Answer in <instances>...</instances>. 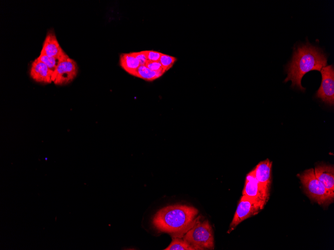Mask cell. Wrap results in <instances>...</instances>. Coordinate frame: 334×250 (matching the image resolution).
<instances>
[{
	"label": "cell",
	"mask_w": 334,
	"mask_h": 250,
	"mask_svg": "<svg viewBox=\"0 0 334 250\" xmlns=\"http://www.w3.org/2000/svg\"><path fill=\"white\" fill-rule=\"evenodd\" d=\"M264 206L260 202L242 195L227 233L230 234L241 222L257 214Z\"/></svg>",
	"instance_id": "5"
},
{
	"label": "cell",
	"mask_w": 334,
	"mask_h": 250,
	"mask_svg": "<svg viewBox=\"0 0 334 250\" xmlns=\"http://www.w3.org/2000/svg\"><path fill=\"white\" fill-rule=\"evenodd\" d=\"M164 73L152 70L146 65H140L134 76L146 81H152L162 76Z\"/></svg>",
	"instance_id": "14"
},
{
	"label": "cell",
	"mask_w": 334,
	"mask_h": 250,
	"mask_svg": "<svg viewBox=\"0 0 334 250\" xmlns=\"http://www.w3.org/2000/svg\"><path fill=\"white\" fill-rule=\"evenodd\" d=\"M146 66L148 68L153 71L160 72L163 73H164L166 72L162 67L159 61H148V62L146 64Z\"/></svg>",
	"instance_id": "18"
},
{
	"label": "cell",
	"mask_w": 334,
	"mask_h": 250,
	"mask_svg": "<svg viewBox=\"0 0 334 250\" xmlns=\"http://www.w3.org/2000/svg\"><path fill=\"white\" fill-rule=\"evenodd\" d=\"M272 162L267 159L260 162L254 169L256 178L261 187L270 194Z\"/></svg>",
	"instance_id": "9"
},
{
	"label": "cell",
	"mask_w": 334,
	"mask_h": 250,
	"mask_svg": "<svg viewBox=\"0 0 334 250\" xmlns=\"http://www.w3.org/2000/svg\"><path fill=\"white\" fill-rule=\"evenodd\" d=\"M54 71L45 63L37 58L32 63L30 70L31 78L37 82L50 83L52 82Z\"/></svg>",
	"instance_id": "10"
},
{
	"label": "cell",
	"mask_w": 334,
	"mask_h": 250,
	"mask_svg": "<svg viewBox=\"0 0 334 250\" xmlns=\"http://www.w3.org/2000/svg\"><path fill=\"white\" fill-rule=\"evenodd\" d=\"M176 61V58L175 57L164 53L162 54L159 60V62L166 71L170 69Z\"/></svg>",
	"instance_id": "17"
},
{
	"label": "cell",
	"mask_w": 334,
	"mask_h": 250,
	"mask_svg": "<svg viewBox=\"0 0 334 250\" xmlns=\"http://www.w3.org/2000/svg\"><path fill=\"white\" fill-rule=\"evenodd\" d=\"M198 211L185 205H173L159 210L154 215L152 223L161 232L172 237L182 238L197 219Z\"/></svg>",
	"instance_id": "2"
},
{
	"label": "cell",
	"mask_w": 334,
	"mask_h": 250,
	"mask_svg": "<svg viewBox=\"0 0 334 250\" xmlns=\"http://www.w3.org/2000/svg\"><path fill=\"white\" fill-rule=\"evenodd\" d=\"M322 83L316 97L330 106L334 104V68L332 65L326 66L320 70Z\"/></svg>",
	"instance_id": "7"
},
{
	"label": "cell",
	"mask_w": 334,
	"mask_h": 250,
	"mask_svg": "<svg viewBox=\"0 0 334 250\" xmlns=\"http://www.w3.org/2000/svg\"><path fill=\"white\" fill-rule=\"evenodd\" d=\"M120 64L124 70L132 76L140 65L132 52L122 53L120 56Z\"/></svg>",
	"instance_id": "13"
},
{
	"label": "cell",
	"mask_w": 334,
	"mask_h": 250,
	"mask_svg": "<svg viewBox=\"0 0 334 250\" xmlns=\"http://www.w3.org/2000/svg\"><path fill=\"white\" fill-rule=\"evenodd\" d=\"M40 54L56 57L66 54L60 46L53 30L48 31Z\"/></svg>",
	"instance_id": "11"
},
{
	"label": "cell",
	"mask_w": 334,
	"mask_h": 250,
	"mask_svg": "<svg viewBox=\"0 0 334 250\" xmlns=\"http://www.w3.org/2000/svg\"><path fill=\"white\" fill-rule=\"evenodd\" d=\"M146 56L148 61H159L162 53L154 50H145Z\"/></svg>",
	"instance_id": "19"
},
{
	"label": "cell",
	"mask_w": 334,
	"mask_h": 250,
	"mask_svg": "<svg viewBox=\"0 0 334 250\" xmlns=\"http://www.w3.org/2000/svg\"><path fill=\"white\" fill-rule=\"evenodd\" d=\"M305 193L312 200L322 206H328L334 198V194L327 190L316 178L314 169L305 170L299 175Z\"/></svg>",
	"instance_id": "4"
},
{
	"label": "cell",
	"mask_w": 334,
	"mask_h": 250,
	"mask_svg": "<svg viewBox=\"0 0 334 250\" xmlns=\"http://www.w3.org/2000/svg\"><path fill=\"white\" fill-rule=\"evenodd\" d=\"M270 194L260 186L255 177L254 170L246 176L242 195L260 202L264 205L269 198Z\"/></svg>",
	"instance_id": "8"
},
{
	"label": "cell",
	"mask_w": 334,
	"mask_h": 250,
	"mask_svg": "<svg viewBox=\"0 0 334 250\" xmlns=\"http://www.w3.org/2000/svg\"><path fill=\"white\" fill-rule=\"evenodd\" d=\"M78 73L76 62L66 55L54 71L52 80L56 85H66L72 81Z\"/></svg>",
	"instance_id": "6"
},
{
	"label": "cell",
	"mask_w": 334,
	"mask_h": 250,
	"mask_svg": "<svg viewBox=\"0 0 334 250\" xmlns=\"http://www.w3.org/2000/svg\"><path fill=\"white\" fill-rule=\"evenodd\" d=\"M200 219V217H197L182 239L196 250H214V244L212 227L208 220L201 221Z\"/></svg>",
	"instance_id": "3"
},
{
	"label": "cell",
	"mask_w": 334,
	"mask_h": 250,
	"mask_svg": "<svg viewBox=\"0 0 334 250\" xmlns=\"http://www.w3.org/2000/svg\"><path fill=\"white\" fill-rule=\"evenodd\" d=\"M67 54L61 57H50L40 54L36 58L45 63L52 70L54 71L60 60Z\"/></svg>",
	"instance_id": "16"
},
{
	"label": "cell",
	"mask_w": 334,
	"mask_h": 250,
	"mask_svg": "<svg viewBox=\"0 0 334 250\" xmlns=\"http://www.w3.org/2000/svg\"><path fill=\"white\" fill-rule=\"evenodd\" d=\"M164 250H196V249L182 238L172 237V241Z\"/></svg>",
	"instance_id": "15"
},
{
	"label": "cell",
	"mask_w": 334,
	"mask_h": 250,
	"mask_svg": "<svg viewBox=\"0 0 334 250\" xmlns=\"http://www.w3.org/2000/svg\"><path fill=\"white\" fill-rule=\"evenodd\" d=\"M132 53L139 61L140 65H146L148 60L146 56L145 50L140 52H134Z\"/></svg>",
	"instance_id": "20"
},
{
	"label": "cell",
	"mask_w": 334,
	"mask_h": 250,
	"mask_svg": "<svg viewBox=\"0 0 334 250\" xmlns=\"http://www.w3.org/2000/svg\"><path fill=\"white\" fill-rule=\"evenodd\" d=\"M328 57L322 49L311 44L308 40L306 43L294 46L291 60L286 65L288 74L284 82H292V87L304 91L301 84L305 74L312 70L320 71L327 64Z\"/></svg>",
	"instance_id": "1"
},
{
	"label": "cell",
	"mask_w": 334,
	"mask_h": 250,
	"mask_svg": "<svg viewBox=\"0 0 334 250\" xmlns=\"http://www.w3.org/2000/svg\"><path fill=\"white\" fill-rule=\"evenodd\" d=\"M316 178L330 193L334 194V168L333 166L322 164L315 167Z\"/></svg>",
	"instance_id": "12"
}]
</instances>
